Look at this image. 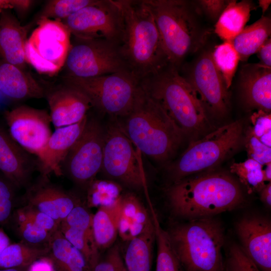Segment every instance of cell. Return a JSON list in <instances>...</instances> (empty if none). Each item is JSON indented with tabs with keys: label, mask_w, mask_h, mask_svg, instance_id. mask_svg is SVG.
Wrapping results in <instances>:
<instances>
[{
	"label": "cell",
	"mask_w": 271,
	"mask_h": 271,
	"mask_svg": "<svg viewBox=\"0 0 271 271\" xmlns=\"http://www.w3.org/2000/svg\"><path fill=\"white\" fill-rule=\"evenodd\" d=\"M242 125L236 120L192 141L171 167L174 182L212 169L239 145Z\"/></svg>",
	"instance_id": "8"
},
{
	"label": "cell",
	"mask_w": 271,
	"mask_h": 271,
	"mask_svg": "<svg viewBox=\"0 0 271 271\" xmlns=\"http://www.w3.org/2000/svg\"><path fill=\"white\" fill-rule=\"evenodd\" d=\"M22 208L29 220L48 232L52 233L58 228V223L45 213L28 205Z\"/></svg>",
	"instance_id": "43"
},
{
	"label": "cell",
	"mask_w": 271,
	"mask_h": 271,
	"mask_svg": "<svg viewBox=\"0 0 271 271\" xmlns=\"http://www.w3.org/2000/svg\"><path fill=\"white\" fill-rule=\"evenodd\" d=\"M263 173L264 180L266 182H270L271 180V163L265 165L264 169L263 168Z\"/></svg>",
	"instance_id": "49"
},
{
	"label": "cell",
	"mask_w": 271,
	"mask_h": 271,
	"mask_svg": "<svg viewBox=\"0 0 271 271\" xmlns=\"http://www.w3.org/2000/svg\"><path fill=\"white\" fill-rule=\"evenodd\" d=\"M260 64L271 68V39L268 38L257 52Z\"/></svg>",
	"instance_id": "46"
},
{
	"label": "cell",
	"mask_w": 271,
	"mask_h": 271,
	"mask_svg": "<svg viewBox=\"0 0 271 271\" xmlns=\"http://www.w3.org/2000/svg\"><path fill=\"white\" fill-rule=\"evenodd\" d=\"M240 246L260 271H271V223L261 216H244L236 223Z\"/></svg>",
	"instance_id": "17"
},
{
	"label": "cell",
	"mask_w": 271,
	"mask_h": 271,
	"mask_svg": "<svg viewBox=\"0 0 271 271\" xmlns=\"http://www.w3.org/2000/svg\"><path fill=\"white\" fill-rule=\"evenodd\" d=\"M51 122L55 129L79 122L91 107L86 96L78 89L64 84L46 90Z\"/></svg>",
	"instance_id": "19"
},
{
	"label": "cell",
	"mask_w": 271,
	"mask_h": 271,
	"mask_svg": "<svg viewBox=\"0 0 271 271\" xmlns=\"http://www.w3.org/2000/svg\"><path fill=\"white\" fill-rule=\"evenodd\" d=\"M270 0H259L258 1V7L261 9L262 16L263 14L267 11L270 4Z\"/></svg>",
	"instance_id": "50"
},
{
	"label": "cell",
	"mask_w": 271,
	"mask_h": 271,
	"mask_svg": "<svg viewBox=\"0 0 271 271\" xmlns=\"http://www.w3.org/2000/svg\"><path fill=\"white\" fill-rule=\"evenodd\" d=\"M255 9L251 1L230 0L216 23L215 33L224 42L231 41L244 29L251 12Z\"/></svg>",
	"instance_id": "24"
},
{
	"label": "cell",
	"mask_w": 271,
	"mask_h": 271,
	"mask_svg": "<svg viewBox=\"0 0 271 271\" xmlns=\"http://www.w3.org/2000/svg\"><path fill=\"white\" fill-rule=\"evenodd\" d=\"M24 268L25 267L0 268V271H24Z\"/></svg>",
	"instance_id": "51"
},
{
	"label": "cell",
	"mask_w": 271,
	"mask_h": 271,
	"mask_svg": "<svg viewBox=\"0 0 271 271\" xmlns=\"http://www.w3.org/2000/svg\"><path fill=\"white\" fill-rule=\"evenodd\" d=\"M61 21L76 38L121 42L123 20L116 0H96Z\"/></svg>",
	"instance_id": "13"
},
{
	"label": "cell",
	"mask_w": 271,
	"mask_h": 271,
	"mask_svg": "<svg viewBox=\"0 0 271 271\" xmlns=\"http://www.w3.org/2000/svg\"><path fill=\"white\" fill-rule=\"evenodd\" d=\"M88 114L75 124L55 129L45 147L36 157L37 170L40 175L49 176L53 173L62 176L61 165L70 150L81 136Z\"/></svg>",
	"instance_id": "20"
},
{
	"label": "cell",
	"mask_w": 271,
	"mask_h": 271,
	"mask_svg": "<svg viewBox=\"0 0 271 271\" xmlns=\"http://www.w3.org/2000/svg\"><path fill=\"white\" fill-rule=\"evenodd\" d=\"M28 29L8 10L0 16V59L24 70Z\"/></svg>",
	"instance_id": "22"
},
{
	"label": "cell",
	"mask_w": 271,
	"mask_h": 271,
	"mask_svg": "<svg viewBox=\"0 0 271 271\" xmlns=\"http://www.w3.org/2000/svg\"><path fill=\"white\" fill-rule=\"evenodd\" d=\"M11 243L10 239L3 229L0 227V255Z\"/></svg>",
	"instance_id": "48"
},
{
	"label": "cell",
	"mask_w": 271,
	"mask_h": 271,
	"mask_svg": "<svg viewBox=\"0 0 271 271\" xmlns=\"http://www.w3.org/2000/svg\"><path fill=\"white\" fill-rule=\"evenodd\" d=\"M226 271H260L244 253L240 245L233 244L229 247Z\"/></svg>",
	"instance_id": "39"
},
{
	"label": "cell",
	"mask_w": 271,
	"mask_h": 271,
	"mask_svg": "<svg viewBox=\"0 0 271 271\" xmlns=\"http://www.w3.org/2000/svg\"><path fill=\"white\" fill-rule=\"evenodd\" d=\"M32 4V1L30 0H0V14L10 9L23 13L30 8Z\"/></svg>",
	"instance_id": "44"
},
{
	"label": "cell",
	"mask_w": 271,
	"mask_h": 271,
	"mask_svg": "<svg viewBox=\"0 0 271 271\" xmlns=\"http://www.w3.org/2000/svg\"><path fill=\"white\" fill-rule=\"evenodd\" d=\"M230 172L236 175L248 194L259 192L265 185L263 166L253 159L248 158L243 162L232 164Z\"/></svg>",
	"instance_id": "31"
},
{
	"label": "cell",
	"mask_w": 271,
	"mask_h": 271,
	"mask_svg": "<svg viewBox=\"0 0 271 271\" xmlns=\"http://www.w3.org/2000/svg\"><path fill=\"white\" fill-rule=\"evenodd\" d=\"M16 189L14 184L0 172V225L7 223L13 215Z\"/></svg>",
	"instance_id": "36"
},
{
	"label": "cell",
	"mask_w": 271,
	"mask_h": 271,
	"mask_svg": "<svg viewBox=\"0 0 271 271\" xmlns=\"http://www.w3.org/2000/svg\"><path fill=\"white\" fill-rule=\"evenodd\" d=\"M230 0H199L193 3L199 14L203 13L209 20L217 22Z\"/></svg>",
	"instance_id": "41"
},
{
	"label": "cell",
	"mask_w": 271,
	"mask_h": 271,
	"mask_svg": "<svg viewBox=\"0 0 271 271\" xmlns=\"http://www.w3.org/2000/svg\"><path fill=\"white\" fill-rule=\"evenodd\" d=\"M214 63L222 75L228 89L236 71L239 57L231 41H225L212 51Z\"/></svg>",
	"instance_id": "33"
},
{
	"label": "cell",
	"mask_w": 271,
	"mask_h": 271,
	"mask_svg": "<svg viewBox=\"0 0 271 271\" xmlns=\"http://www.w3.org/2000/svg\"><path fill=\"white\" fill-rule=\"evenodd\" d=\"M242 100L249 109L271 110V68L259 63L243 65L239 71Z\"/></svg>",
	"instance_id": "21"
},
{
	"label": "cell",
	"mask_w": 271,
	"mask_h": 271,
	"mask_svg": "<svg viewBox=\"0 0 271 271\" xmlns=\"http://www.w3.org/2000/svg\"><path fill=\"white\" fill-rule=\"evenodd\" d=\"M175 67L168 65L140 81L145 91L158 102L184 135L206 134L210 124L196 92Z\"/></svg>",
	"instance_id": "4"
},
{
	"label": "cell",
	"mask_w": 271,
	"mask_h": 271,
	"mask_svg": "<svg viewBox=\"0 0 271 271\" xmlns=\"http://www.w3.org/2000/svg\"><path fill=\"white\" fill-rule=\"evenodd\" d=\"M150 10L170 65L179 70L184 59L205 45L209 31L193 3L184 0H144Z\"/></svg>",
	"instance_id": "5"
},
{
	"label": "cell",
	"mask_w": 271,
	"mask_h": 271,
	"mask_svg": "<svg viewBox=\"0 0 271 271\" xmlns=\"http://www.w3.org/2000/svg\"><path fill=\"white\" fill-rule=\"evenodd\" d=\"M49 251L48 244L10 243L0 255V268L28 267L37 259L48 256Z\"/></svg>",
	"instance_id": "28"
},
{
	"label": "cell",
	"mask_w": 271,
	"mask_h": 271,
	"mask_svg": "<svg viewBox=\"0 0 271 271\" xmlns=\"http://www.w3.org/2000/svg\"><path fill=\"white\" fill-rule=\"evenodd\" d=\"M59 228L65 238L82 254L92 270L99 260V250L93 233L61 224L59 225Z\"/></svg>",
	"instance_id": "30"
},
{
	"label": "cell",
	"mask_w": 271,
	"mask_h": 271,
	"mask_svg": "<svg viewBox=\"0 0 271 271\" xmlns=\"http://www.w3.org/2000/svg\"><path fill=\"white\" fill-rule=\"evenodd\" d=\"M155 239V229L151 219L141 234L128 241L123 260L127 271H151Z\"/></svg>",
	"instance_id": "25"
},
{
	"label": "cell",
	"mask_w": 271,
	"mask_h": 271,
	"mask_svg": "<svg viewBox=\"0 0 271 271\" xmlns=\"http://www.w3.org/2000/svg\"><path fill=\"white\" fill-rule=\"evenodd\" d=\"M37 25L26 43V60L39 73L53 76L65 65L71 34L59 20L40 18Z\"/></svg>",
	"instance_id": "9"
},
{
	"label": "cell",
	"mask_w": 271,
	"mask_h": 271,
	"mask_svg": "<svg viewBox=\"0 0 271 271\" xmlns=\"http://www.w3.org/2000/svg\"><path fill=\"white\" fill-rule=\"evenodd\" d=\"M91 271H127L118 246L111 247L103 259L99 260Z\"/></svg>",
	"instance_id": "42"
},
{
	"label": "cell",
	"mask_w": 271,
	"mask_h": 271,
	"mask_svg": "<svg viewBox=\"0 0 271 271\" xmlns=\"http://www.w3.org/2000/svg\"><path fill=\"white\" fill-rule=\"evenodd\" d=\"M63 80L83 93L91 107L117 119L129 111L140 86V80L129 72L89 78L66 75Z\"/></svg>",
	"instance_id": "7"
},
{
	"label": "cell",
	"mask_w": 271,
	"mask_h": 271,
	"mask_svg": "<svg viewBox=\"0 0 271 271\" xmlns=\"http://www.w3.org/2000/svg\"><path fill=\"white\" fill-rule=\"evenodd\" d=\"M24 198L26 205L48 215L59 225L81 203L76 194L52 183L48 176L41 175L26 188Z\"/></svg>",
	"instance_id": "16"
},
{
	"label": "cell",
	"mask_w": 271,
	"mask_h": 271,
	"mask_svg": "<svg viewBox=\"0 0 271 271\" xmlns=\"http://www.w3.org/2000/svg\"><path fill=\"white\" fill-rule=\"evenodd\" d=\"M105 128L95 117L88 114L85 127L61 165L62 175L87 189L101 171Z\"/></svg>",
	"instance_id": "12"
},
{
	"label": "cell",
	"mask_w": 271,
	"mask_h": 271,
	"mask_svg": "<svg viewBox=\"0 0 271 271\" xmlns=\"http://www.w3.org/2000/svg\"><path fill=\"white\" fill-rule=\"evenodd\" d=\"M119 46L103 39L75 38L64 65L66 75L89 78L121 72L131 73Z\"/></svg>",
	"instance_id": "11"
},
{
	"label": "cell",
	"mask_w": 271,
	"mask_h": 271,
	"mask_svg": "<svg viewBox=\"0 0 271 271\" xmlns=\"http://www.w3.org/2000/svg\"><path fill=\"white\" fill-rule=\"evenodd\" d=\"M155 239L157 243L156 271H184V268L172 245L168 231L160 225L157 214L150 204Z\"/></svg>",
	"instance_id": "29"
},
{
	"label": "cell",
	"mask_w": 271,
	"mask_h": 271,
	"mask_svg": "<svg viewBox=\"0 0 271 271\" xmlns=\"http://www.w3.org/2000/svg\"><path fill=\"white\" fill-rule=\"evenodd\" d=\"M271 33V20L262 16L254 23L245 27L231 43L238 53L239 60L246 61L257 53L262 45L268 39Z\"/></svg>",
	"instance_id": "27"
},
{
	"label": "cell",
	"mask_w": 271,
	"mask_h": 271,
	"mask_svg": "<svg viewBox=\"0 0 271 271\" xmlns=\"http://www.w3.org/2000/svg\"><path fill=\"white\" fill-rule=\"evenodd\" d=\"M186 271H223L224 228L213 217L189 220L168 231Z\"/></svg>",
	"instance_id": "6"
},
{
	"label": "cell",
	"mask_w": 271,
	"mask_h": 271,
	"mask_svg": "<svg viewBox=\"0 0 271 271\" xmlns=\"http://www.w3.org/2000/svg\"><path fill=\"white\" fill-rule=\"evenodd\" d=\"M166 195L173 213L188 220L233 210L244 200L238 182L223 172H210L174 182L167 189Z\"/></svg>",
	"instance_id": "1"
},
{
	"label": "cell",
	"mask_w": 271,
	"mask_h": 271,
	"mask_svg": "<svg viewBox=\"0 0 271 271\" xmlns=\"http://www.w3.org/2000/svg\"><path fill=\"white\" fill-rule=\"evenodd\" d=\"M87 203L89 207L111 205L121 197L119 185L111 181L94 179L87 189Z\"/></svg>",
	"instance_id": "32"
},
{
	"label": "cell",
	"mask_w": 271,
	"mask_h": 271,
	"mask_svg": "<svg viewBox=\"0 0 271 271\" xmlns=\"http://www.w3.org/2000/svg\"><path fill=\"white\" fill-rule=\"evenodd\" d=\"M36 157L21 147L0 126V172L17 188H27L37 170Z\"/></svg>",
	"instance_id": "18"
},
{
	"label": "cell",
	"mask_w": 271,
	"mask_h": 271,
	"mask_svg": "<svg viewBox=\"0 0 271 271\" xmlns=\"http://www.w3.org/2000/svg\"><path fill=\"white\" fill-rule=\"evenodd\" d=\"M123 20L120 51L140 81L169 65L153 16L144 0H116Z\"/></svg>",
	"instance_id": "3"
},
{
	"label": "cell",
	"mask_w": 271,
	"mask_h": 271,
	"mask_svg": "<svg viewBox=\"0 0 271 271\" xmlns=\"http://www.w3.org/2000/svg\"><path fill=\"white\" fill-rule=\"evenodd\" d=\"M105 128L104 145L100 171L110 178L134 189L146 188V179L135 146L111 118Z\"/></svg>",
	"instance_id": "10"
},
{
	"label": "cell",
	"mask_w": 271,
	"mask_h": 271,
	"mask_svg": "<svg viewBox=\"0 0 271 271\" xmlns=\"http://www.w3.org/2000/svg\"><path fill=\"white\" fill-rule=\"evenodd\" d=\"M261 201L268 208L271 207V183L265 184L259 192Z\"/></svg>",
	"instance_id": "47"
},
{
	"label": "cell",
	"mask_w": 271,
	"mask_h": 271,
	"mask_svg": "<svg viewBox=\"0 0 271 271\" xmlns=\"http://www.w3.org/2000/svg\"><path fill=\"white\" fill-rule=\"evenodd\" d=\"M245 147L249 158L262 166L271 162V147L262 144L248 130L245 138Z\"/></svg>",
	"instance_id": "40"
},
{
	"label": "cell",
	"mask_w": 271,
	"mask_h": 271,
	"mask_svg": "<svg viewBox=\"0 0 271 271\" xmlns=\"http://www.w3.org/2000/svg\"><path fill=\"white\" fill-rule=\"evenodd\" d=\"M184 72L182 76L195 90L207 114L225 116L230 104L229 89L214 63L212 51L203 52Z\"/></svg>",
	"instance_id": "14"
},
{
	"label": "cell",
	"mask_w": 271,
	"mask_h": 271,
	"mask_svg": "<svg viewBox=\"0 0 271 271\" xmlns=\"http://www.w3.org/2000/svg\"><path fill=\"white\" fill-rule=\"evenodd\" d=\"M0 93L23 100L45 97L46 90L29 73L0 59Z\"/></svg>",
	"instance_id": "23"
},
{
	"label": "cell",
	"mask_w": 271,
	"mask_h": 271,
	"mask_svg": "<svg viewBox=\"0 0 271 271\" xmlns=\"http://www.w3.org/2000/svg\"><path fill=\"white\" fill-rule=\"evenodd\" d=\"M27 271H56V269L53 261L47 256L34 261L28 267Z\"/></svg>",
	"instance_id": "45"
},
{
	"label": "cell",
	"mask_w": 271,
	"mask_h": 271,
	"mask_svg": "<svg viewBox=\"0 0 271 271\" xmlns=\"http://www.w3.org/2000/svg\"><path fill=\"white\" fill-rule=\"evenodd\" d=\"M93 215L81 203L74 207L59 224L93 233Z\"/></svg>",
	"instance_id": "38"
},
{
	"label": "cell",
	"mask_w": 271,
	"mask_h": 271,
	"mask_svg": "<svg viewBox=\"0 0 271 271\" xmlns=\"http://www.w3.org/2000/svg\"><path fill=\"white\" fill-rule=\"evenodd\" d=\"M96 0H51L43 8L39 18L62 21Z\"/></svg>",
	"instance_id": "35"
},
{
	"label": "cell",
	"mask_w": 271,
	"mask_h": 271,
	"mask_svg": "<svg viewBox=\"0 0 271 271\" xmlns=\"http://www.w3.org/2000/svg\"><path fill=\"white\" fill-rule=\"evenodd\" d=\"M4 116L13 139L36 157L52 133L50 113L45 109L21 105L5 111Z\"/></svg>",
	"instance_id": "15"
},
{
	"label": "cell",
	"mask_w": 271,
	"mask_h": 271,
	"mask_svg": "<svg viewBox=\"0 0 271 271\" xmlns=\"http://www.w3.org/2000/svg\"><path fill=\"white\" fill-rule=\"evenodd\" d=\"M117 120L136 148L157 162H163L171 158L184 136L161 106L141 84L131 108L124 116Z\"/></svg>",
	"instance_id": "2"
},
{
	"label": "cell",
	"mask_w": 271,
	"mask_h": 271,
	"mask_svg": "<svg viewBox=\"0 0 271 271\" xmlns=\"http://www.w3.org/2000/svg\"><path fill=\"white\" fill-rule=\"evenodd\" d=\"M14 217L22 241L36 245L48 244L51 233L29 220L22 208L15 212Z\"/></svg>",
	"instance_id": "34"
},
{
	"label": "cell",
	"mask_w": 271,
	"mask_h": 271,
	"mask_svg": "<svg viewBox=\"0 0 271 271\" xmlns=\"http://www.w3.org/2000/svg\"><path fill=\"white\" fill-rule=\"evenodd\" d=\"M121 197L111 205L98 207L93 215V234L96 245L99 251L110 247L114 242L118 234Z\"/></svg>",
	"instance_id": "26"
},
{
	"label": "cell",
	"mask_w": 271,
	"mask_h": 271,
	"mask_svg": "<svg viewBox=\"0 0 271 271\" xmlns=\"http://www.w3.org/2000/svg\"><path fill=\"white\" fill-rule=\"evenodd\" d=\"M252 126L248 131L265 145L271 147L270 112L261 110L254 112L250 118Z\"/></svg>",
	"instance_id": "37"
}]
</instances>
